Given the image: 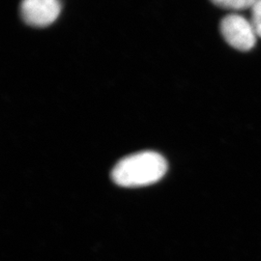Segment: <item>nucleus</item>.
<instances>
[{
	"mask_svg": "<svg viewBox=\"0 0 261 261\" xmlns=\"http://www.w3.org/2000/svg\"><path fill=\"white\" fill-rule=\"evenodd\" d=\"M221 32L224 40L234 48L247 51L254 47L256 33L252 22L240 15H228L221 22Z\"/></svg>",
	"mask_w": 261,
	"mask_h": 261,
	"instance_id": "nucleus-2",
	"label": "nucleus"
},
{
	"mask_svg": "<svg viewBox=\"0 0 261 261\" xmlns=\"http://www.w3.org/2000/svg\"><path fill=\"white\" fill-rule=\"evenodd\" d=\"M215 5L230 10H243L252 8L257 0H211Z\"/></svg>",
	"mask_w": 261,
	"mask_h": 261,
	"instance_id": "nucleus-4",
	"label": "nucleus"
},
{
	"mask_svg": "<svg viewBox=\"0 0 261 261\" xmlns=\"http://www.w3.org/2000/svg\"><path fill=\"white\" fill-rule=\"evenodd\" d=\"M252 27L257 36L261 38V0H257L252 7Z\"/></svg>",
	"mask_w": 261,
	"mask_h": 261,
	"instance_id": "nucleus-5",
	"label": "nucleus"
},
{
	"mask_svg": "<svg viewBox=\"0 0 261 261\" xmlns=\"http://www.w3.org/2000/svg\"><path fill=\"white\" fill-rule=\"evenodd\" d=\"M61 11L59 0H22L20 15L31 27L44 28L51 24Z\"/></svg>",
	"mask_w": 261,
	"mask_h": 261,
	"instance_id": "nucleus-3",
	"label": "nucleus"
},
{
	"mask_svg": "<svg viewBox=\"0 0 261 261\" xmlns=\"http://www.w3.org/2000/svg\"><path fill=\"white\" fill-rule=\"evenodd\" d=\"M168 170L165 158L154 151H143L122 159L112 169V180L119 186L141 187L153 184Z\"/></svg>",
	"mask_w": 261,
	"mask_h": 261,
	"instance_id": "nucleus-1",
	"label": "nucleus"
}]
</instances>
